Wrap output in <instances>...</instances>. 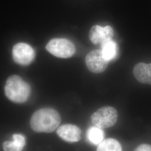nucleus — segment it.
<instances>
[{
  "instance_id": "obj_11",
  "label": "nucleus",
  "mask_w": 151,
  "mask_h": 151,
  "mask_svg": "<svg viewBox=\"0 0 151 151\" xmlns=\"http://www.w3.org/2000/svg\"><path fill=\"white\" fill-rule=\"evenodd\" d=\"M26 140L25 137L19 134L13 135V140L5 141L3 143L4 151H22L25 146Z\"/></svg>"
},
{
  "instance_id": "obj_14",
  "label": "nucleus",
  "mask_w": 151,
  "mask_h": 151,
  "mask_svg": "<svg viewBox=\"0 0 151 151\" xmlns=\"http://www.w3.org/2000/svg\"><path fill=\"white\" fill-rule=\"evenodd\" d=\"M134 151H151V145L148 144L140 145Z\"/></svg>"
},
{
  "instance_id": "obj_6",
  "label": "nucleus",
  "mask_w": 151,
  "mask_h": 151,
  "mask_svg": "<svg viewBox=\"0 0 151 151\" xmlns=\"http://www.w3.org/2000/svg\"><path fill=\"white\" fill-rule=\"evenodd\" d=\"M85 62L88 69L95 73H100L105 71L109 62L104 57L101 49L90 52L87 54Z\"/></svg>"
},
{
  "instance_id": "obj_5",
  "label": "nucleus",
  "mask_w": 151,
  "mask_h": 151,
  "mask_svg": "<svg viewBox=\"0 0 151 151\" xmlns=\"http://www.w3.org/2000/svg\"><path fill=\"white\" fill-rule=\"evenodd\" d=\"M12 57L16 63L22 65H30L35 57V51L29 44L19 43L12 49Z\"/></svg>"
},
{
  "instance_id": "obj_12",
  "label": "nucleus",
  "mask_w": 151,
  "mask_h": 151,
  "mask_svg": "<svg viewBox=\"0 0 151 151\" xmlns=\"http://www.w3.org/2000/svg\"><path fill=\"white\" fill-rule=\"evenodd\" d=\"M105 133L103 129L96 126H92L87 131V138L92 144L99 145L104 139Z\"/></svg>"
},
{
  "instance_id": "obj_1",
  "label": "nucleus",
  "mask_w": 151,
  "mask_h": 151,
  "mask_svg": "<svg viewBox=\"0 0 151 151\" xmlns=\"http://www.w3.org/2000/svg\"><path fill=\"white\" fill-rule=\"evenodd\" d=\"M61 122L60 114L52 108H43L36 111L30 119V127L38 133H52Z\"/></svg>"
},
{
  "instance_id": "obj_3",
  "label": "nucleus",
  "mask_w": 151,
  "mask_h": 151,
  "mask_svg": "<svg viewBox=\"0 0 151 151\" xmlns=\"http://www.w3.org/2000/svg\"><path fill=\"white\" fill-rule=\"evenodd\" d=\"M118 111L115 108L106 106L98 109L92 114L91 120L92 124L101 129L114 126L117 122Z\"/></svg>"
},
{
  "instance_id": "obj_8",
  "label": "nucleus",
  "mask_w": 151,
  "mask_h": 151,
  "mask_svg": "<svg viewBox=\"0 0 151 151\" xmlns=\"http://www.w3.org/2000/svg\"><path fill=\"white\" fill-rule=\"evenodd\" d=\"M114 30L110 26L102 27L94 25L91 28L89 32V38L94 44H101L106 40L113 39Z\"/></svg>"
},
{
  "instance_id": "obj_7",
  "label": "nucleus",
  "mask_w": 151,
  "mask_h": 151,
  "mask_svg": "<svg viewBox=\"0 0 151 151\" xmlns=\"http://www.w3.org/2000/svg\"><path fill=\"white\" fill-rule=\"evenodd\" d=\"M81 129L73 124L62 125L58 127L57 134L60 138L68 143H75L81 139Z\"/></svg>"
},
{
  "instance_id": "obj_2",
  "label": "nucleus",
  "mask_w": 151,
  "mask_h": 151,
  "mask_svg": "<svg viewBox=\"0 0 151 151\" xmlns=\"http://www.w3.org/2000/svg\"><path fill=\"white\" fill-rule=\"evenodd\" d=\"M5 92L7 97L14 103L22 104L27 100L31 93V87L22 77L12 75L6 82Z\"/></svg>"
},
{
  "instance_id": "obj_4",
  "label": "nucleus",
  "mask_w": 151,
  "mask_h": 151,
  "mask_svg": "<svg viewBox=\"0 0 151 151\" xmlns=\"http://www.w3.org/2000/svg\"><path fill=\"white\" fill-rule=\"evenodd\" d=\"M46 49L54 56L67 58L75 54L76 48L70 40L63 38H54L50 40L46 45Z\"/></svg>"
},
{
  "instance_id": "obj_10",
  "label": "nucleus",
  "mask_w": 151,
  "mask_h": 151,
  "mask_svg": "<svg viewBox=\"0 0 151 151\" xmlns=\"http://www.w3.org/2000/svg\"><path fill=\"white\" fill-rule=\"evenodd\" d=\"M101 50L109 62L115 59L118 54V45L113 39L106 40L101 43Z\"/></svg>"
},
{
  "instance_id": "obj_9",
  "label": "nucleus",
  "mask_w": 151,
  "mask_h": 151,
  "mask_svg": "<svg viewBox=\"0 0 151 151\" xmlns=\"http://www.w3.org/2000/svg\"><path fill=\"white\" fill-rule=\"evenodd\" d=\"M133 75L136 80L144 84L151 85V63H138L133 68Z\"/></svg>"
},
{
  "instance_id": "obj_13",
  "label": "nucleus",
  "mask_w": 151,
  "mask_h": 151,
  "mask_svg": "<svg viewBox=\"0 0 151 151\" xmlns=\"http://www.w3.org/2000/svg\"><path fill=\"white\" fill-rule=\"evenodd\" d=\"M97 151H122V147L118 140L107 138L98 145Z\"/></svg>"
}]
</instances>
